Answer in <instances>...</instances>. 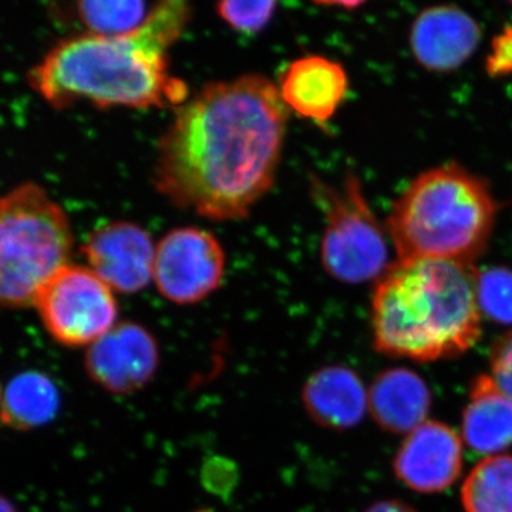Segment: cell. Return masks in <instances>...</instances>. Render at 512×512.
Here are the masks:
<instances>
[{
  "mask_svg": "<svg viewBox=\"0 0 512 512\" xmlns=\"http://www.w3.org/2000/svg\"><path fill=\"white\" fill-rule=\"evenodd\" d=\"M288 116L278 84L261 74L207 84L160 138L158 192L208 220L247 217L274 185Z\"/></svg>",
  "mask_w": 512,
  "mask_h": 512,
  "instance_id": "6da1fadb",
  "label": "cell"
},
{
  "mask_svg": "<svg viewBox=\"0 0 512 512\" xmlns=\"http://www.w3.org/2000/svg\"><path fill=\"white\" fill-rule=\"evenodd\" d=\"M191 18L188 3H156L133 35H80L53 47L29 74V83L55 109L87 101L107 107H180L188 100L183 80L168 73V49Z\"/></svg>",
  "mask_w": 512,
  "mask_h": 512,
  "instance_id": "7a4b0ae2",
  "label": "cell"
},
{
  "mask_svg": "<svg viewBox=\"0 0 512 512\" xmlns=\"http://www.w3.org/2000/svg\"><path fill=\"white\" fill-rule=\"evenodd\" d=\"M473 264L407 259L390 265L372 298L373 345L394 359H454L481 338Z\"/></svg>",
  "mask_w": 512,
  "mask_h": 512,
  "instance_id": "3957f363",
  "label": "cell"
},
{
  "mask_svg": "<svg viewBox=\"0 0 512 512\" xmlns=\"http://www.w3.org/2000/svg\"><path fill=\"white\" fill-rule=\"evenodd\" d=\"M495 212L487 184L448 164L419 175L394 204L387 225L399 261L473 264L487 247Z\"/></svg>",
  "mask_w": 512,
  "mask_h": 512,
  "instance_id": "277c9868",
  "label": "cell"
},
{
  "mask_svg": "<svg viewBox=\"0 0 512 512\" xmlns=\"http://www.w3.org/2000/svg\"><path fill=\"white\" fill-rule=\"evenodd\" d=\"M72 249L69 218L42 187L22 184L0 197V308L35 306Z\"/></svg>",
  "mask_w": 512,
  "mask_h": 512,
  "instance_id": "5b68a950",
  "label": "cell"
},
{
  "mask_svg": "<svg viewBox=\"0 0 512 512\" xmlns=\"http://www.w3.org/2000/svg\"><path fill=\"white\" fill-rule=\"evenodd\" d=\"M312 194L325 212L320 259L326 272L348 285L379 279L389 268L386 238L356 175L340 188L313 181Z\"/></svg>",
  "mask_w": 512,
  "mask_h": 512,
  "instance_id": "8992f818",
  "label": "cell"
},
{
  "mask_svg": "<svg viewBox=\"0 0 512 512\" xmlns=\"http://www.w3.org/2000/svg\"><path fill=\"white\" fill-rule=\"evenodd\" d=\"M35 306L47 333L69 348H90L117 325L119 316L113 289L89 266H64Z\"/></svg>",
  "mask_w": 512,
  "mask_h": 512,
  "instance_id": "52a82bcc",
  "label": "cell"
},
{
  "mask_svg": "<svg viewBox=\"0 0 512 512\" xmlns=\"http://www.w3.org/2000/svg\"><path fill=\"white\" fill-rule=\"evenodd\" d=\"M224 274V248L204 229H173L156 245L153 282L175 305L204 301L217 291Z\"/></svg>",
  "mask_w": 512,
  "mask_h": 512,
  "instance_id": "ba28073f",
  "label": "cell"
},
{
  "mask_svg": "<svg viewBox=\"0 0 512 512\" xmlns=\"http://www.w3.org/2000/svg\"><path fill=\"white\" fill-rule=\"evenodd\" d=\"M158 366L157 339L138 323H117L87 348V373L94 383L110 393L128 394L143 389L156 376Z\"/></svg>",
  "mask_w": 512,
  "mask_h": 512,
  "instance_id": "9c48e42d",
  "label": "cell"
},
{
  "mask_svg": "<svg viewBox=\"0 0 512 512\" xmlns=\"http://www.w3.org/2000/svg\"><path fill=\"white\" fill-rule=\"evenodd\" d=\"M83 252L89 268L114 292L131 295L153 282L156 245L134 222H111L96 229Z\"/></svg>",
  "mask_w": 512,
  "mask_h": 512,
  "instance_id": "30bf717a",
  "label": "cell"
},
{
  "mask_svg": "<svg viewBox=\"0 0 512 512\" xmlns=\"http://www.w3.org/2000/svg\"><path fill=\"white\" fill-rule=\"evenodd\" d=\"M393 470L416 493H443L463 471V440L447 424L427 420L407 434L394 457Z\"/></svg>",
  "mask_w": 512,
  "mask_h": 512,
  "instance_id": "8fae6325",
  "label": "cell"
},
{
  "mask_svg": "<svg viewBox=\"0 0 512 512\" xmlns=\"http://www.w3.org/2000/svg\"><path fill=\"white\" fill-rule=\"evenodd\" d=\"M481 39L480 26L464 10L437 6L414 20L413 55L431 72H451L473 56Z\"/></svg>",
  "mask_w": 512,
  "mask_h": 512,
  "instance_id": "7c38bea8",
  "label": "cell"
},
{
  "mask_svg": "<svg viewBox=\"0 0 512 512\" xmlns=\"http://www.w3.org/2000/svg\"><path fill=\"white\" fill-rule=\"evenodd\" d=\"M348 86L342 64L328 57L303 56L286 67L278 89L289 111L302 119L325 123L345 100Z\"/></svg>",
  "mask_w": 512,
  "mask_h": 512,
  "instance_id": "4fadbf2b",
  "label": "cell"
},
{
  "mask_svg": "<svg viewBox=\"0 0 512 512\" xmlns=\"http://www.w3.org/2000/svg\"><path fill=\"white\" fill-rule=\"evenodd\" d=\"M306 413L320 427L345 431L356 427L369 412V397L362 379L346 366L316 370L302 389Z\"/></svg>",
  "mask_w": 512,
  "mask_h": 512,
  "instance_id": "5bb4252c",
  "label": "cell"
},
{
  "mask_svg": "<svg viewBox=\"0 0 512 512\" xmlns=\"http://www.w3.org/2000/svg\"><path fill=\"white\" fill-rule=\"evenodd\" d=\"M369 413L380 429L410 434L426 423L433 396L427 383L404 367L384 370L367 390Z\"/></svg>",
  "mask_w": 512,
  "mask_h": 512,
  "instance_id": "9a60e30c",
  "label": "cell"
},
{
  "mask_svg": "<svg viewBox=\"0 0 512 512\" xmlns=\"http://www.w3.org/2000/svg\"><path fill=\"white\" fill-rule=\"evenodd\" d=\"M461 436L480 456H497L512 446V397L490 375L477 376L471 383Z\"/></svg>",
  "mask_w": 512,
  "mask_h": 512,
  "instance_id": "2e32d148",
  "label": "cell"
},
{
  "mask_svg": "<svg viewBox=\"0 0 512 512\" xmlns=\"http://www.w3.org/2000/svg\"><path fill=\"white\" fill-rule=\"evenodd\" d=\"M59 404V389L50 377L23 373L2 390L0 419L13 429H35L55 419Z\"/></svg>",
  "mask_w": 512,
  "mask_h": 512,
  "instance_id": "e0dca14e",
  "label": "cell"
},
{
  "mask_svg": "<svg viewBox=\"0 0 512 512\" xmlns=\"http://www.w3.org/2000/svg\"><path fill=\"white\" fill-rule=\"evenodd\" d=\"M466 512H512V456L485 457L461 487Z\"/></svg>",
  "mask_w": 512,
  "mask_h": 512,
  "instance_id": "ac0fdd59",
  "label": "cell"
},
{
  "mask_svg": "<svg viewBox=\"0 0 512 512\" xmlns=\"http://www.w3.org/2000/svg\"><path fill=\"white\" fill-rule=\"evenodd\" d=\"M154 6L141 0H90L77 3L76 13L90 35L120 37L143 28Z\"/></svg>",
  "mask_w": 512,
  "mask_h": 512,
  "instance_id": "d6986e66",
  "label": "cell"
},
{
  "mask_svg": "<svg viewBox=\"0 0 512 512\" xmlns=\"http://www.w3.org/2000/svg\"><path fill=\"white\" fill-rule=\"evenodd\" d=\"M477 299L481 313L503 325H512V271L491 268L478 274Z\"/></svg>",
  "mask_w": 512,
  "mask_h": 512,
  "instance_id": "ffe728a7",
  "label": "cell"
},
{
  "mask_svg": "<svg viewBox=\"0 0 512 512\" xmlns=\"http://www.w3.org/2000/svg\"><path fill=\"white\" fill-rule=\"evenodd\" d=\"M275 2H221L217 5L220 18L241 33L261 32L274 18Z\"/></svg>",
  "mask_w": 512,
  "mask_h": 512,
  "instance_id": "44dd1931",
  "label": "cell"
},
{
  "mask_svg": "<svg viewBox=\"0 0 512 512\" xmlns=\"http://www.w3.org/2000/svg\"><path fill=\"white\" fill-rule=\"evenodd\" d=\"M491 377L512 397V332L495 340L490 353Z\"/></svg>",
  "mask_w": 512,
  "mask_h": 512,
  "instance_id": "7402d4cb",
  "label": "cell"
},
{
  "mask_svg": "<svg viewBox=\"0 0 512 512\" xmlns=\"http://www.w3.org/2000/svg\"><path fill=\"white\" fill-rule=\"evenodd\" d=\"M485 69L493 77L512 74V26L495 36Z\"/></svg>",
  "mask_w": 512,
  "mask_h": 512,
  "instance_id": "603a6c76",
  "label": "cell"
},
{
  "mask_svg": "<svg viewBox=\"0 0 512 512\" xmlns=\"http://www.w3.org/2000/svg\"><path fill=\"white\" fill-rule=\"evenodd\" d=\"M366 512H417L410 505L397 500H384L370 505Z\"/></svg>",
  "mask_w": 512,
  "mask_h": 512,
  "instance_id": "cb8c5ba5",
  "label": "cell"
},
{
  "mask_svg": "<svg viewBox=\"0 0 512 512\" xmlns=\"http://www.w3.org/2000/svg\"><path fill=\"white\" fill-rule=\"evenodd\" d=\"M0 512H16L12 503H10L9 500H6L5 497H2V495H0Z\"/></svg>",
  "mask_w": 512,
  "mask_h": 512,
  "instance_id": "d4e9b609",
  "label": "cell"
}]
</instances>
